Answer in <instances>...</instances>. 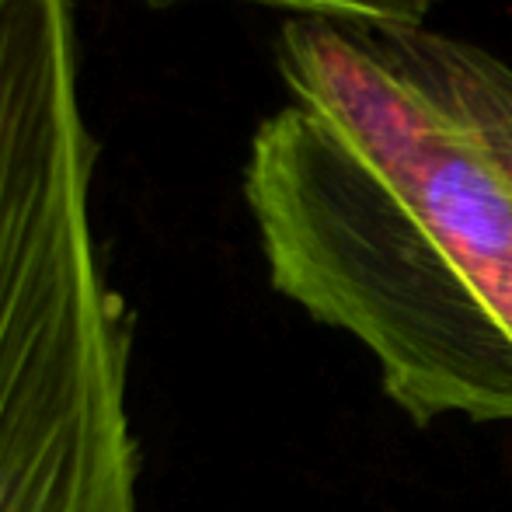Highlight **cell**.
<instances>
[{
  "instance_id": "obj_1",
  "label": "cell",
  "mask_w": 512,
  "mask_h": 512,
  "mask_svg": "<svg viewBox=\"0 0 512 512\" xmlns=\"http://www.w3.org/2000/svg\"><path fill=\"white\" fill-rule=\"evenodd\" d=\"M297 105L251 140L244 199L276 293L352 335L411 422L512 425V196L345 25L293 18Z\"/></svg>"
},
{
  "instance_id": "obj_3",
  "label": "cell",
  "mask_w": 512,
  "mask_h": 512,
  "mask_svg": "<svg viewBox=\"0 0 512 512\" xmlns=\"http://www.w3.org/2000/svg\"><path fill=\"white\" fill-rule=\"evenodd\" d=\"M408 91L450 122L512 196V67L429 28H349Z\"/></svg>"
},
{
  "instance_id": "obj_4",
  "label": "cell",
  "mask_w": 512,
  "mask_h": 512,
  "mask_svg": "<svg viewBox=\"0 0 512 512\" xmlns=\"http://www.w3.org/2000/svg\"><path fill=\"white\" fill-rule=\"evenodd\" d=\"M150 7H175L192 0H143ZM293 11L297 18H317L345 28H422L436 0H248Z\"/></svg>"
},
{
  "instance_id": "obj_2",
  "label": "cell",
  "mask_w": 512,
  "mask_h": 512,
  "mask_svg": "<svg viewBox=\"0 0 512 512\" xmlns=\"http://www.w3.org/2000/svg\"><path fill=\"white\" fill-rule=\"evenodd\" d=\"M74 0H0V512H136L129 310L108 286Z\"/></svg>"
}]
</instances>
